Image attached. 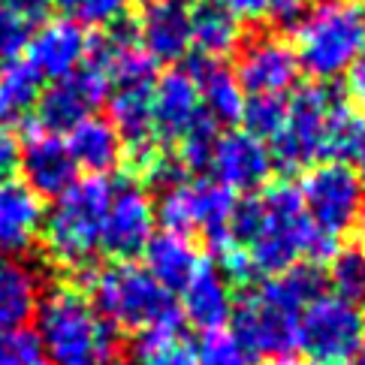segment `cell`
<instances>
[{
	"label": "cell",
	"mask_w": 365,
	"mask_h": 365,
	"mask_svg": "<svg viewBox=\"0 0 365 365\" xmlns=\"http://www.w3.org/2000/svg\"><path fill=\"white\" fill-rule=\"evenodd\" d=\"M365 121L347 106L335 88L314 82L299 88L287 103L284 130L272 139V163L284 173H299L308 163L354 158Z\"/></svg>",
	"instance_id": "1"
},
{
	"label": "cell",
	"mask_w": 365,
	"mask_h": 365,
	"mask_svg": "<svg viewBox=\"0 0 365 365\" xmlns=\"http://www.w3.org/2000/svg\"><path fill=\"white\" fill-rule=\"evenodd\" d=\"M323 269L311 263H299L281 275H272L239 308H232L230 332L254 359L290 354L296 344L299 314L311 299L323 293Z\"/></svg>",
	"instance_id": "2"
},
{
	"label": "cell",
	"mask_w": 365,
	"mask_h": 365,
	"mask_svg": "<svg viewBox=\"0 0 365 365\" xmlns=\"http://www.w3.org/2000/svg\"><path fill=\"white\" fill-rule=\"evenodd\" d=\"M82 278L91 293L88 302L112 329L181 335L185 317L178 302L142 266L112 263L106 269H85Z\"/></svg>",
	"instance_id": "3"
},
{
	"label": "cell",
	"mask_w": 365,
	"mask_h": 365,
	"mask_svg": "<svg viewBox=\"0 0 365 365\" xmlns=\"http://www.w3.org/2000/svg\"><path fill=\"white\" fill-rule=\"evenodd\" d=\"M40 341L51 365H115L118 338L79 287H55L40 305Z\"/></svg>",
	"instance_id": "4"
},
{
	"label": "cell",
	"mask_w": 365,
	"mask_h": 365,
	"mask_svg": "<svg viewBox=\"0 0 365 365\" xmlns=\"http://www.w3.org/2000/svg\"><path fill=\"white\" fill-rule=\"evenodd\" d=\"M115 185L106 175L76 178L73 185L55 197L48 217H43L46 254L63 269H88V259L100 247L103 217L112 200Z\"/></svg>",
	"instance_id": "5"
},
{
	"label": "cell",
	"mask_w": 365,
	"mask_h": 365,
	"mask_svg": "<svg viewBox=\"0 0 365 365\" xmlns=\"http://www.w3.org/2000/svg\"><path fill=\"white\" fill-rule=\"evenodd\" d=\"M257 202H259L257 227L251 242L245 245V254L251 257L257 275L263 272V275L272 278L308 259L311 245H314L320 230L305 215L299 190L287 185V181H278V185L259 190Z\"/></svg>",
	"instance_id": "6"
},
{
	"label": "cell",
	"mask_w": 365,
	"mask_h": 365,
	"mask_svg": "<svg viewBox=\"0 0 365 365\" xmlns=\"http://www.w3.org/2000/svg\"><path fill=\"white\" fill-rule=\"evenodd\" d=\"M299 70L329 82L344 76L359 55H365V19L350 0H320L308 6L296 28Z\"/></svg>",
	"instance_id": "7"
},
{
	"label": "cell",
	"mask_w": 365,
	"mask_h": 365,
	"mask_svg": "<svg viewBox=\"0 0 365 365\" xmlns=\"http://www.w3.org/2000/svg\"><path fill=\"white\" fill-rule=\"evenodd\" d=\"M299 197H302L311 224L341 239L344 232L356 227L365 187L354 166H347L344 160H326L305 169Z\"/></svg>",
	"instance_id": "8"
},
{
	"label": "cell",
	"mask_w": 365,
	"mask_h": 365,
	"mask_svg": "<svg viewBox=\"0 0 365 365\" xmlns=\"http://www.w3.org/2000/svg\"><path fill=\"white\" fill-rule=\"evenodd\" d=\"M365 341V314L356 302L320 293L302 308L296 344L311 359H350Z\"/></svg>",
	"instance_id": "9"
},
{
	"label": "cell",
	"mask_w": 365,
	"mask_h": 365,
	"mask_svg": "<svg viewBox=\"0 0 365 365\" xmlns=\"http://www.w3.org/2000/svg\"><path fill=\"white\" fill-rule=\"evenodd\" d=\"M109 76L97 63L85 61L79 70L51 82L46 94L36 100V124L48 133H67L79 121L91 118L109 100Z\"/></svg>",
	"instance_id": "10"
},
{
	"label": "cell",
	"mask_w": 365,
	"mask_h": 365,
	"mask_svg": "<svg viewBox=\"0 0 365 365\" xmlns=\"http://www.w3.org/2000/svg\"><path fill=\"white\" fill-rule=\"evenodd\" d=\"M299 58L293 46L275 34H259L239 46L236 82L247 97H281L299 82Z\"/></svg>",
	"instance_id": "11"
},
{
	"label": "cell",
	"mask_w": 365,
	"mask_h": 365,
	"mask_svg": "<svg viewBox=\"0 0 365 365\" xmlns=\"http://www.w3.org/2000/svg\"><path fill=\"white\" fill-rule=\"evenodd\" d=\"M154 202L139 185H121L112 190V200L103 217L100 230V247L106 251L115 263H130L142 257L148 239L154 236Z\"/></svg>",
	"instance_id": "12"
},
{
	"label": "cell",
	"mask_w": 365,
	"mask_h": 365,
	"mask_svg": "<svg viewBox=\"0 0 365 365\" xmlns=\"http://www.w3.org/2000/svg\"><path fill=\"white\" fill-rule=\"evenodd\" d=\"M19 151V169L24 175V185H28L36 197H61L67 190L79 169H76L67 142H63L61 133H48L40 124L28 127Z\"/></svg>",
	"instance_id": "13"
},
{
	"label": "cell",
	"mask_w": 365,
	"mask_h": 365,
	"mask_svg": "<svg viewBox=\"0 0 365 365\" xmlns=\"http://www.w3.org/2000/svg\"><path fill=\"white\" fill-rule=\"evenodd\" d=\"M272 154L257 136L245 133V130H230L220 133L212 151V163L208 169L215 173V181H220L232 193H254L269 181L272 175Z\"/></svg>",
	"instance_id": "14"
},
{
	"label": "cell",
	"mask_w": 365,
	"mask_h": 365,
	"mask_svg": "<svg viewBox=\"0 0 365 365\" xmlns=\"http://www.w3.org/2000/svg\"><path fill=\"white\" fill-rule=\"evenodd\" d=\"M133 31L154 63H175L190 51V9L181 0H148Z\"/></svg>",
	"instance_id": "15"
},
{
	"label": "cell",
	"mask_w": 365,
	"mask_h": 365,
	"mask_svg": "<svg viewBox=\"0 0 365 365\" xmlns=\"http://www.w3.org/2000/svg\"><path fill=\"white\" fill-rule=\"evenodd\" d=\"M202 112L200 91L187 76V70L163 73L151 91V130L160 148L178 145V139L187 133V127Z\"/></svg>",
	"instance_id": "16"
},
{
	"label": "cell",
	"mask_w": 365,
	"mask_h": 365,
	"mask_svg": "<svg viewBox=\"0 0 365 365\" xmlns=\"http://www.w3.org/2000/svg\"><path fill=\"white\" fill-rule=\"evenodd\" d=\"M85 55H88V36L82 24L70 19L43 21L40 31L28 40V63L36 70L40 79L58 82L63 76L76 73L85 63Z\"/></svg>",
	"instance_id": "17"
},
{
	"label": "cell",
	"mask_w": 365,
	"mask_h": 365,
	"mask_svg": "<svg viewBox=\"0 0 365 365\" xmlns=\"http://www.w3.org/2000/svg\"><path fill=\"white\" fill-rule=\"evenodd\" d=\"M181 317L190 320L197 329L212 332V329H227L232 317V293L230 281L220 275V269L212 263H200L190 281L181 287Z\"/></svg>",
	"instance_id": "18"
},
{
	"label": "cell",
	"mask_w": 365,
	"mask_h": 365,
	"mask_svg": "<svg viewBox=\"0 0 365 365\" xmlns=\"http://www.w3.org/2000/svg\"><path fill=\"white\" fill-rule=\"evenodd\" d=\"M187 76H190L193 85H197V91H200L202 112L217 127H230V124H236L242 118L245 91L239 88L232 70L224 67V61L193 55L190 67H187Z\"/></svg>",
	"instance_id": "19"
},
{
	"label": "cell",
	"mask_w": 365,
	"mask_h": 365,
	"mask_svg": "<svg viewBox=\"0 0 365 365\" xmlns=\"http://www.w3.org/2000/svg\"><path fill=\"white\" fill-rule=\"evenodd\" d=\"M185 190H187L190 232H202L208 245L220 254L224 247H230V217L232 208H236V193L215 178L185 181Z\"/></svg>",
	"instance_id": "20"
},
{
	"label": "cell",
	"mask_w": 365,
	"mask_h": 365,
	"mask_svg": "<svg viewBox=\"0 0 365 365\" xmlns=\"http://www.w3.org/2000/svg\"><path fill=\"white\" fill-rule=\"evenodd\" d=\"M43 202L24 181H0V251H24L43 230Z\"/></svg>",
	"instance_id": "21"
},
{
	"label": "cell",
	"mask_w": 365,
	"mask_h": 365,
	"mask_svg": "<svg viewBox=\"0 0 365 365\" xmlns=\"http://www.w3.org/2000/svg\"><path fill=\"white\" fill-rule=\"evenodd\" d=\"M151 91L154 82L139 85H115L109 91V124L115 127L121 145L127 151H139L154 145V130H151Z\"/></svg>",
	"instance_id": "22"
},
{
	"label": "cell",
	"mask_w": 365,
	"mask_h": 365,
	"mask_svg": "<svg viewBox=\"0 0 365 365\" xmlns=\"http://www.w3.org/2000/svg\"><path fill=\"white\" fill-rule=\"evenodd\" d=\"M67 151L76 163V169H88L91 175H106L124 158V145L115 127L106 118H91L79 121L73 130H67Z\"/></svg>",
	"instance_id": "23"
},
{
	"label": "cell",
	"mask_w": 365,
	"mask_h": 365,
	"mask_svg": "<svg viewBox=\"0 0 365 365\" xmlns=\"http://www.w3.org/2000/svg\"><path fill=\"white\" fill-rule=\"evenodd\" d=\"M142 257H145V266L142 269H145L148 275L169 293L181 290V287L190 281L193 272H197V266L202 263L197 245H193L187 236L166 232V230L148 239Z\"/></svg>",
	"instance_id": "24"
},
{
	"label": "cell",
	"mask_w": 365,
	"mask_h": 365,
	"mask_svg": "<svg viewBox=\"0 0 365 365\" xmlns=\"http://www.w3.org/2000/svg\"><path fill=\"white\" fill-rule=\"evenodd\" d=\"M242 40V21L232 19L215 0H205L190 9V46H197V55L224 61L232 51H239Z\"/></svg>",
	"instance_id": "25"
},
{
	"label": "cell",
	"mask_w": 365,
	"mask_h": 365,
	"mask_svg": "<svg viewBox=\"0 0 365 365\" xmlns=\"http://www.w3.org/2000/svg\"><path fill=\"white\" fill-rule=\"evenodd\" d=\"M40 305L36 278L28 266L0 257V329H21Z\"/></svg>",
	"instance_id": "26"
},
{
	"label": "cell",
	"mask_w": 365,
	"mask_h": 365,
	"mask_svg": "<svg viewBox=\"0 0 365 365\" xmlns=\"http://www.w3.org/2000/svg\"><path fill=\"white\" fill-rule=\"evenodd\" d=\"M43 94V79L28 61H9L0 67V124H19L36 109Z\"/></svg>",
	"instance_id": "27"
},
{
	"label": "cell",
	"mask_w": 365,
	"mask_h": 365,
	"mask_svg": "<svg viewBox=\"0 0 365 365\" xmlns=\"http://www.w3.org/2000/svg\"><path fill=\"white\" fill-rule=\"evenodd\" d=\"M130 365H197V354L181 341V335L139 332L130 347Z\"/></svg>",
	"instance_id": "28"
},
{
	"label": "cell",
	"mask_w": 365,
	"mask_h": 365,
	"mask_svg": "<svg viewBox=\"0 0 365 365\" xmlns=\"http://www.w3.org/2000/svg\"><path fill=\"white\" fill-rule=\"evenodd\" d=\"M329 275L326 281L332 284L335 296L347 299V302H365V247L347 245L338 247L335 257L329 259Z\"/></svg>",
	"instance_id": "29"
},
{
	"label": "cell",
	"mask_w": 365,
	"mask_h": 365,
	"mask_svg": "<svg viewBox=\"0 0 365 365\" xmlns=\"http://www.w3.org/2000/svg\"><path fill=\"white\" fill-rule=\"evenodd\" d=\"M220 136V127L208 118L205 112L197 115V121L187 127V133L178 139V163L190 169V173H205L208 163H212V151L215 142Z\"/></svg>",
	"instance_id": "30"
},
{
	"label": "cell",
	"mask_w": 365,
	"mask_h": 365,
	"mask_svg": "<svg viewBox=\"0 0 365 365\" xmlns=\"http://www.w3.org/2000/svg\"><path fill=\"white\" fill-rule=\"evenodd\" d=\"M245 124V133L257 136L259 142H272L287 121V103L281 97H245V106H242V118Z\"/></svg>",
	"instance_id": "31"
},
{
	"label": "cell",
	"mask_w": 365,
	"mask_h": 365,
	"mask_svg": "<svg viewBox=\"0 0 365 365\" xmlns=\"http://www.w3.org/2000/svg\"><path fill=\"white\" fill-rule=\"evenodd\" d=\"M193 354H197V365H254V356L230 329L205 332L200 347H193Z\"/></svg>",
	"instance_id": "32"
},
{
	"label": "cell",
	"mask_w": 365,
	"mask_h": 365,
	"mask_svg": "<svg viewBox=\"0 0 365 365\" xmlns=\"http://www.w3.org/2000/svg\"><path fill=\"white\" fill-rule=\"evenodd\" d=\"M130 0H51L63 16L76 24H94V28H109L124 19Z\"/></svg>",
	"instance_id": "33"
},
{
	"label": "cell",
	"mask_w": 365,
	"mask_h": 365,
	"mask_svg": "<svg viewBox=\"0 0 365 365\" xmlns=\"http://www.w3.org/2000/svg\"><path fill=\"white\" fill-rule=\"evenodd\" d=\"M40 362V338L21 329H0V365H34Z\"/></svg>",
	"instance_id": "34"
},
{
	"label": "cell",
	"mask_w": 365,
	"mask_h": 365,
	"mask_svg": "<svg viewBox=\"0 0 365 365\" xmlns=\"http://www.w3.org/2000/svg\"><path fill=\"white\" fill-rule=\"evenodd\" d=\"M0 9L16 21H21L24 28H34V24L48 21L51 0H0Z\"/></svg>",
	"instance_id": "35"
},
{
	"label": "cell",
	"mask_w": 365,
	"mask_h": 365,
	"mask_svg": "<svg viewBox=\"0 0 365 365\" xmlns=\"http://www.w3.org/2000/svg\"><path fill=\"white\" fill-rule=\"evenodd\" d=\"M305 12H308L305 0H269L266 19L281 31H296L299 21L305 19Z\"/></svg>",
	"instance_id": "36"
},
{
	"label": "cell",
	"mask_w": 365,
	"mask_h": 365,
	"mask_svg": "<svg viewBox=\"0 0 365 365\" xmlns=\"http://www.w3.org/2000/svg\"><path fill=\"white\" fill-rule=\"evenodd\" d=\"M19 151L21 142L6 124H0V181H9L12 173H19Z\"/></svg>",
	"instance_id": "37"
},
{
	"label": "cell",
	"mask_w": 365,
	"mask_h": 365,
	"mask_svg": "<svg viewBox=\"0 0 365 365\" xmlns=\"http://www.w3.org/2000/svg\"><path fill=\"white\" fill-rule=\"evenodd\" d=\"M217 6H224L232 19H239V21H263L266 19V12H269V0H215Z\"/></svg>",
	"instance_id": "38"
},
{
	"label": "cell",
	"mask_w": 365,
	"mask_h": 365,
	"mask_svg": "<svg viewBox=\"0 0 365 365\" xmlns=\"http://www.w3.org/2000/svg\"><path fill=\"white\" fill-rule=\"evenodd\" d=\"M347 94L359 109H365V55H359L347 70Z\"/></svg>",
	"instance_id": "39"
},
{
	"label": "cell",
	"mask_w": 365,
	"mask_h": 365,
	"mask_svg": "<svg viewBox=\"0 0 365 365\" xmlns=\"http://www.w3.org/2000/svg\"><path fill=\"white\" fill-rule=\"evenodd\" d=\"M354 158H356V173L359 175H365V133H362V139H359V145H356V151H354Z\"/></svg>",
	"instance_id": "40"
},
{
	"label": "cell",
	"mask_w": 365,
	"mask_h": 365,
	"mask_svg": "<svg viewBox=\"0 0 365 365\" xmlns=\"http://www.w3.org/2000/svg\"><path fill=\"white\" fill-rule=\"evenodd\" d=\"M308 365H354V362H347V359H314Z\"/></svg>",
	"instance_id": "41"
},
{
	"label": "cell",
	"mask_w": 365,
	"mask_h": 365,
	"mask_svg": "<svg viewBox=\"0 0 365 365\" xmlns=\"http://www.w3.org/2000/svg\"><path fill=\"white\" fill-rule=\"evenodd\" d=\"M269 365H299V362L284 354V356H272V362H269Z\"/></svg>",
	"instance_id": "42"
},
{
	"label": "cell",
	"mask_w": 365,
	"mask_h": 365,
	"mask_svg": "<svg viewBox=\"0 0 365 365\" xmlns=\"http://www.w3.org/2000/svg\"><path fill=\"white\" fill-rule=\"evenodd\" d=\"M356 354H359V365H365V341H362V347L356 350Z\"/></svg>",
	"instance_id": "43"
},
{
	"label": "cell",
	"mask_w": 365,
	"mask_h": 365,
	"mask_svg": "<svg viewBox=\"0 0 365 365\" xmlns=\"http://www.w3.org/2000/svg\"><path fill=\"white\" fill-rule=\"evenodd\" d=\"M359 217L365 220V197H362V212H359Z\"/></svg>",
	"instance_id": "44"
},
{
	"label": "cell",
	"mask_w": 365,
	"mask_h": 365,
	"mask_svg": "<svg viewBox=\"0 0 365 365\" xmlns=\"http://www.w3.org/2000/svg\"><path fill=\"white\" fill-rule=\"evenodd\" d=\"M359 12H362V19H365V0H362V6H359Z\"/></svg>",
	"instance_id": "45"
},
{
	"label": "cell",
	"mask_w": 365,
	"mask_h": 365,
	"mask_svg": "<svg viewBox=\"0 0 365 365\" xmlns=\"http://www.w3.org/2000/svg\"><path fill=\"white\" fill-rule=\"evenodd\" d=\"M34 365H51V362H34Z\"/></svg>",
	"instance_id": "46"
},
{
	"label": "cell",
	"mask_w": 365,
	"mask_h": 365,
	"mask_svg": "<svg viewBox=\"0 0 365 365\" xmlns=\"http://www.w3.org/2000/svg\"><path fill=\"white\" fill-rule=\"evenodd\" d=\"M181 4H187V0H181Z\"/></svg>",
	"instance_id": "47"
}]
</instances>
